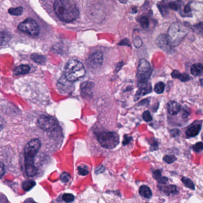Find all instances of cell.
<instances>
[{"instance_id": "obj_15", "label": "cell", "mask_w": 203, "mask_h": 203, "mask_svg": "<svg viewBox=\"0 0 203 203\" xmlns=\"http://www.w3.org/2000/svg\"><path fill=\"white\" fill-rule=\"evenodd\" d=\"M30 67L28 65H25V64H22V65L17 66L14 70V74L16 75H25V74L28 73L30 71Z\"/></svg>"}, {"instance_id": "obj_17", "label": "cell", "mask_w": 203, "mask_h": 203, "mask_svg": "<svg viewBox=\"0 0 203 203\" xmlns=\"http://www.w3.org/2000/svg\"><path fill=\"white\" fill-rule=\"evenodd\" d=\"M202 72V65L201 63L193 64L191 67V73L194 76H198L201 75Z\"/></svg>"}, {"instance_id": "obj_27", "label": "cell", "mask_w": 203, "mask_h": 203, "mask_svg": "<svg viewBox=\"0 0 203 203\" xmlns=\"http://www.w3.org/2000/svg\"><path fill=\"white\" fill-rule=\"evenodd\" d=\"M140 23L144 29H146L150 25V21L146 17H142L140 19Z\"/></svg>"}, {"instance_id": "obj_28", "label": "cell", "mask_w": 203, "mask_h": 203, "mask_svg": "<svg viewBox=\"0 0 203 203\" xmlns=\"http://www.w3.org/2000/svg\"><path fill=\"white\" fill-rule=\"evenodd\" d=\"M62 198L64 201L69 203L74 201V200H75V197L73 196V195L71 194V193H64L63 196Z\"/></svg>"}, {"instance_id": "obj_5", "label": "cell", "mask_w": 203, "mask_h": 203, "mask_svg": "<svg viewBox=\"0 0 203 203\" xmlns=\"http://www.w3.org/2000/svg\"><path fill=\"white\" fill-rule=\"evenodd\" d=\"M96 136L98 142L106 149H113L119 142V136L114 132H99Z\"/></svg>"}, {"instance_id": "obj_3", "label": "cell", "mask_w": 203, "mask_h": 203, "mask_svg": "<svg viewBox=\"0 0 203 203\" xmlns=\"http://www.w3.org/2000/svg\"><path fill=\"white\" fill-rule=\"evenodd\" d=\"M86 74L83 64L75 59L70 60L64 67V76L69 82H74L84 77Z\"/></svg>"}, {"instance_id": "obj_24", "label": "cell", "mask_w": 203, "mask_h": 203, "mask_svg": "<svg viewBox=\"0 0 203 203\" xmlns=\"http://www.w3.org/2000/svg\"><path fill=\"white\" fill-rule=\"evenodd\" d=\"M182 182H183V183L185 185V187H187V188L191 189H195V186L194 184L192 182V181L187 178L183 177L182 178Z\"/></svg>"}, {"instance_id": "obj_37", "label": "cell", "mask_w": 203, "mask_h": 203, "mask_svg": "<svg viewBox=\"0 0 203 203\" xmlns=\"http://www.w3.org/2000/svg\"><path fill=\"white\" fill-rule=\"evenodd\" d=\"M119 45H127L129 46V47H131V44H130V42L127 39H125L124 40H123L122 41H121L119 44Z\"/></svg>"}, {"instance_id": "obj_32", "label": "cell", "mask_w": 203, "mask_h": 203, "mask_svg": "<svg viewBox=\"0 0 203 203\" xmlns=\"http://www.w3.org/2000/svg\"><path fill=\"white\" fill-rule=\"evenodd\" d=\"M176 158L175 157L174 155H166L164 157L163 160L165 162H166L167 163H173L175 160H176Z\"/></svg>"}, {"instance_id": "obj_18", "label": "cell", "mask_w": 203, "mask_h": 203, "mask_svg": "<svg viewBox=\"0 0 203 203\" xmlns=\"http://www.w3.org/2000/svg\"><path fill=\"white\" fill-rule=\"evenodd\" d=\"M139 192L141 196L146 198H150L152 196V192L150 188L146 185L141 186L140 188Z\"/></svg>"}, {"instance_id": "obj_14", "label": "cell", "mask_w": 203, "mask_h": 203, "mask_svg": "<svg viewBox=\"0 0 203 203\" xmlns=\"http://www.w3.org/2000/svg\"><path fill=\"white\" fill-rule=\"evenodd\" d=\"M168 110L170 115H176L181 110V106L175 101H170L168 104Z\"/></svg>"}, {"instance_id": "obj_1", "label": "cell", "mask_w": 203, "mask_h": 203, "mask_svg": "<svg viewBox=\"0 0 203 203\" xmlns=\"http://www.w3.org/2000/svg\"><path fill=\"white\" fill-rule=\"evenodd\" d=\"M54 10L60 19L72 22L78 17L79 12L75 3L67 0H57L54 3Z\"/></svg>"}, {"instance_id": "obj_20", "label": "cell", "mask_w": 203, "mask_h": 203, "mask_svg": "<svg viewBox=\"0 0 203 203\" xmlns=\"http://www.w3.org/2000/svg\"><path fill=\"white\" fill-rule=\"evenodd\" d=\"M153 177L159 182V183L161 184H166L168 182V179L167 178L163 177L159 170H155L153 172Z\"/></svg>"}, {"instance_id": "obj_31", "label": "cell", "mask_w": 203, "mask_h": 203, "mask_svg": "<svg viewBox=\"0 0 203 203\" xmlns=\"http://www.w3.org/2000/svg\"><path fill=\"white\" fill-rule=\"evenodd\" d=\"M60 179L61 181L64 182V183H66L67 182H69L70 179V175L69 173L67 172H64L61 174V176H60Z\"/></svg>"}, {"instance_id": "obj_13", "label": "cell", "mask_w": 203, "mask_h": 203, "mask_svg": "<svg viewBox=\"0 0 203 203\" xmlns=\"http://www.w3.org/2000/svg\"><path fill=\"white\" fill-rule=\"evenodd\" d=\"M93 83L86 82L81 85L82 94L85 97H89L92 94V89L93 88Z\"/></svg>"}, {"instance_id": "obj_25", "label": "cell", "mask_w": 203, "mask_h": 203, "mask_svg": "<svg viewBox=\"0 0 203 203\" xmlns=\"http://www.w3.org/2000/svg\"><path fill=\"white\" fill-rule=\"evenodd\" d=\"M164 88H165V85L164 83L162 82H158L157 84L155 85L154 91L157 94H162L164 92Z\"/></svg>"}, {"instance_id": "obj_30", "label": "cell", "mask_w": 203, "mask_h": 203, "mask_svg": "<svg viewBox=\"0 0 203 203\" xmlns=\"http://www.w3.org/2000/svg\"><path fill=\"white\" fill-rule=\"evenodd\" d=\"M78 169L79 174L82 175V176H85V175H87L89 173V170H88L87 167H86L85 166H79Z\"/></svg>"}, {"instance_id": "obj_29", "label": "cell", "mask_w": 203, "mask_h": 203, "mask_svg": "<svg viewBox=\"0 0 203 203\" xmlns=\"http://www.w3.org/2000/svg\"><path fill=\"white\" fill-rule=\"evenodd\" d=\"M133 42L134 45L136 48H140L141 47L142 42L140 37L138 36H134L133 37Z\"/></svg>"}, {"instance_id": "obj_21", "label": "cell", "mask_w": 203, "mask_h": 203, "mask_svg": "<svg viewBox=\"0 0 203 203\" xmlns=\"http://www.w3.org/2000/svg\"><path fill=\"white\" fill-rule=\"evenodd\" d=\"M162 191H163L166 194L170 195V194H174V193H177V188L174 185H169L167 187H161L160 188Z\"/></svg>"}, {"instance_id": "obj_39", "label": "cell", "mask_w": 203, "mask_h": 203, "mask_svg": "<svg viewBox=\"0 0 203 203\" xmlns=\"http://www.w3.org/2000/svg\"><path fill=\"white\" fill-rule=\"evenodd\" d=\"M5 172V168L3 164L0 163V177H2Z\"/></svg>"}, {"instance_id": "obj_36", "label": "cell", "mask_w": 203, "mask_h": 203, "mask_svg": "<svg viewBox=\"0 0 203 203\" xmlns=\"http://www.w3.org/2000/svg\"><path fill=\"white\" fill-rule=\"evenodd\" d=\"M131 140H132V138L131 137L127 135H125L124 140H123V145L128 144L129 143V142H130Z\"/></svg>"}, {"instance_id": "obj_23", "label": "cell", "mask_w": 203, "mask_h": 203, "mask_svg": "<svg viewBox=\"0 0 203 203\" xmlns=\"http://www.w3.org/2000/svg\"><path fill=\"white\" fill-rule=\"evenodd\" d=\"M23 9L22 7H18L16 8H11L8 10V13L14 16H20L22 14Z\"/></svg>"}, {"instance_id": "obj_35", "label": "cell", "mask_w": 203, "mask_h": 203, "mask_svg": "<svg viewBox=\"0 0 203 203\" xmlns=\"http://www.w3.org/2000/svg\"><path fill=\"white\" fill-rule=\"evenodd\" d=\"M168 7L170 8V9H172V10H178L179 7L178 5V4L176 3H174V2H171L169 4H168Z\"/></svg>"}, {"instance_id": "obj_6", "label": "cell", "mask_w": 203, "mask_h": 203, "mask_svg": "<svg viewBox=\"0 0 203 203\" xmlns=\"http://www.w3.org/2000/svg\"><path fill=\"white\" fill-rule=\"evenodd\" d=\"M151 67L150 63L145 59H142L140 60L137 69L136 78L140 84L146 82L151 75Z\"/></svg>"}, {"instance_id": "obj_7", "label": "cell", "mask_w": 203, "mask_h": 203, "mask_svg": "<svg viewBox=\"0 0 203 203\" xmlns=\"http://www.w3.org/2000/svg\"><path fill=\"white\" fill-rule=\"evenodd\" d=\"M38 126L44 131L51 132L58 126V122L54 117L48 115H42L38 120Z\"/></svg>"}, {"instance_id": "obj_4", "label": "cell", "mask_w": 203, "mask_h": 203, "mask_svg": "<svg viewBox=\"0 0 203 203\" xmlns=\"http://www.w3.org/2000/svg\"><path fill=\"white\" fill-rule=\"evenodd\" d=\"M188 30L178 23H173L166 35L169 44L172 47L179 45L188 33Z\"/></svg>"}, {"instance_id": "obj_9", "label": "cell", "mask_w": 203, "mask_h": 203, "mask_svg": "<svg viewBox=\"0 0 203 203\" xmlns=\"http://www.w3.org/2000/svg\"><path fill=\"white\" fill-rule=\"evenodd\" d=\"M103 61V55L100 52L92 54L89 57V64L92 69H97L101 66Z\"/></svg>"}, {"instance_id": "obj_12", "label": "cell", "mask_w": 203, "mask_h": 203, "mask_svg": "<svg viewBox=\"0 0 203 203\" xmlns=\"http://www.w3.org/2000/svg\"><path fill=\"white\" fill-rule=\"evenodd\" d=\"M201 128V125L199 123H194L191 125L186 131V135L189 138L194 137L197 136Z\"/></svg>"}, {"instance_id": "obj_16", "label": "cell", "mask_w": 203, "mask_h": 203, "mask_svg": "<svg viewBox=\"0 0 203 203\" xmlns=\"http://www.w3.org/2000/svg\"><path fill=\"white\" fill-rule=\"evenodd\" d=\"M172 76L173 78L179 79L182 82H187L190 79V78L187 73H181L178 70H174L172 73Z\"/></svg>"}, {"instance_id": "obj_8", "label": "cell", "mask_w": 203, "mask_h": 203, "mask_svg": "<svg viewBox=\"0 0 203 203\" xmlns=\"http://www.w3.org/2000/svg\"><path fill=\"white\" fill-rule=\"evenodd\" d=\"M18 28L20 31L32 36H37L40 33V27L38 23L32 18H27L21 22L18 25Z\"/></svg>"}, {"instance_id": "obj_2", "label": "cell", "mask_w": 203, "mask_h": 203, "mask_svg": "<svg viewBox=\"0 0 203 203\" xmlns=\"http://www.w3.org/2000/svg\"><path fill=\"white\" fill-rule=\"evenodd\" d=\"M40 147L41 141L39 139L32 140L25 146V171L29 177L33 176L36 173L37 169L35 166L34 158L38 153Z\"/></svg>"}, {"instance_id": "obj_10", "label": "cell", "mask_w": 203, "mask_h": 203, "mask_svg": "<svg viewBox=\"0 0 203 203\" xmlns=\"http://www.w3.org/2000/svg\"><path fill=\"white\" fill-rule=\"evenodd\" d=\"M151 85L149 82H144L141 84L139 89L135 96V100L138 99L141 97H142L146 94L150 93L151 92Z\"/></svg>"}, {"instance_id": "obj_40", "label": "cell", "mask_w": 203, "mask_h": 203, "mask_svg": "<svg viewBox=\"0 0 203 203\" xmlns=\"http://www.w3.org/2000/svg\"><path fill=\"white\" fill-rule=\"evenodd\" d=\"M191 11V7H190L189 4H187L185 7V8H184V12H185V13H189Z\"/></svg>"}, {"instance_id": "obj_26", "label": "cell", "mask_w": 203, "mask_h": 203, "mask_svg": "<svg viewBox=\"0 0 203 203\" xmlns=\"http://www.w3.org/2000/svg\"><path fill=\"white\" fill-rule=\"evenodd\" d=\"M35 185L33 181H26L23 183V188L25 191H29Z\"/></svg>"}, {"instance_id": "obj_33", "label": "cell", "mask_w": 203, "mask_h": 203, "mask_svg": "<svg viewBox=\"0 0 203 203\" xmlns=\"http://www.w3.org/2000/svg\"><path fill=\"white\" fill-rule=\"evenodd\" d=\"M142 117H143V119H144V121L147 122L151 121L152 119H153V117H152L149 111H146V112H145L143 113Z\"/></svg>"}, {"instance_id": "obj_22", "label": "cell", "mask_w": 203, "mask_h": 203, "mask_svg": "<svg viewBox=\"0 0 203 203\" xmlns=\"http://www.w3.org/2000/svg\"><path fill=\"white\" fill-rule=\"evenodd\" d=\"M31 59L35 63L40 64H43L46 61V58L44 56L37 54H33L31 55Z\"/></svg>"}, {"instance_id": "obj_38", "label": "cell", "mask_w": 203, "mask_h": 203, "mask_svg": "<svg viewBox=\"0 0 203 203\" xmlns=\"http://www.w3.org/2000/svg\"><path fill=\"white\" fill-rule=\"evenodd\" d=\"M5 126V121L3 117L0 116V132H1Z\"/></svg>"}, {"instance_id": "obj_19", "label": "cell", "mask_w": 203, "mask_h": 203, "mask_svg": "<svg viewBox=\"0 0 203 203\" xmlns=\"http://www.w3.org/2000/svg\"><path fill=\"white\" fill-rule=\"evenodd\" d=\"M11 36L6 32L0 31V45H5L10 41Z\"/></svg>"}, {"instance_id": "obj_34", "label": "cell", "mask_w": 203, "mask_h": 203, "mask_svg": "<svg viewBox=\"0 0 203 203\" xmlns=\"http://www.w3.org/2000/svg\"><path fill=\"white\" fill-rule=\"evenodd\" d=\"M193 149L196 152H200L202 150V143L201 142H198L193 146Z\"/></svg>"}, {"instance_id": "obj_11", "label": "cell", "mask_w": 203, "mask_h": 203, "mask_svg": "<svg viewBox=\"0 0 203 203\" xmlns=\"http://www.w3.org/2000/svg\"><path fill=\"white\" fill-rule=\"evenodd\" d=\"M157 44L159 45V47L162 49L163 51L166 52L170 51L172 47L169 44V42L167 39V36L166 35L163 34L159 36V38L157 40Z\"/></svg>"}]
</instances>
